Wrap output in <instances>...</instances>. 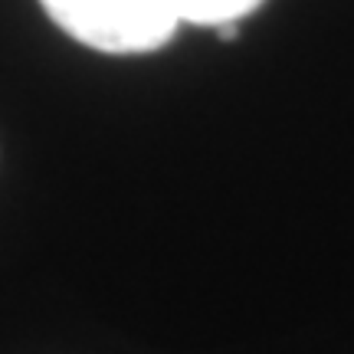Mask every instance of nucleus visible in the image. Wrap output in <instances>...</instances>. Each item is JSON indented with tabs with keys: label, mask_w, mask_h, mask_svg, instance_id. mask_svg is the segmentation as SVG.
I'll list each match as a JSON object with an SVG mask.
<instances>
[{
	"label": "nucleus",
	"mask_w": 354,
	"mask_h": 354,
	"mask_svg": "<svg viewBox=\"0 0 354 354\" xmlns=\"http://www.w3.org/2000/svg\"><path fill=\"white\" fill-rule=\"evenodd\" d=\"M53 24L102 53H151L174 37L165 0H39Z\"/></svg>",
	"instance_id": "f257e3e1"
},
{
	"label": "nucleus",
	"mask_w": 354,
	"mask_h": 354,
	"mask_svg": "<svg viewBox=\"0 0 354 354\" xmlns=\"http://www.w3.org/2000/svg\"><path fill=\"white\" fill-rule=\"evenodd\" d=\"M165 7L177 17V24L220 26L240 24L256 7H263V0H165Z\"/></svg>",
	"instance_id": "f03ea898"
}]
</instances>
